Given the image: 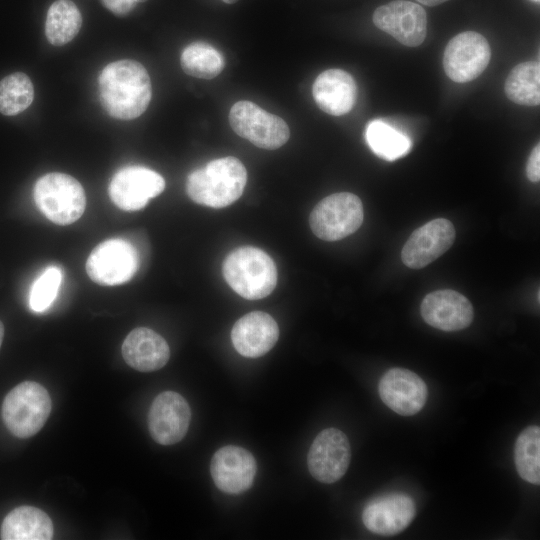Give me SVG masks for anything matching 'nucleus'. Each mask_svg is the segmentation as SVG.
Wrapping results in <instances>:
<instances>
[{
	"label": "nucleus",
	"instance_id": "f257e3e1",
	"mask_svg": "<svg viewBox=\"0 0 540 540\" xmlns=\"http://www.w3.org/2000/svg\"><path fill=\"white\" fill-rule=\"evenodd\" d=\"M100 102L115 119L132 120L142 115L151 100L152 86L146 68L130 59L114 61L98 77Z\"/></svg>",
	"mask_w": 540,
	"mask_h": 540
},
{
	"label": "nucleus",
	"instance_id": "f03ea898",
	"mask_svg": "<svg viewBox=\"0 0 540 540\" xmlns=\"http://www.w3.org/2000/svg\"><path fill=\"white\" fill-rule=\"evenodd\" d=\"M246 183L247 170L243 163L227 156L192 171L187 177L186 192L200 205L223 208L241 197Z\"/></svg>",
	"mask_w": 540,
	"mask_h": 540
},
{
	"label": "nucleus",
	"instance_id": "7ed1b4c3",
	"mask_svg": "<svg viewBox=\"0 0 540 540\" xmlns=\"http://www.w3.org/2000/svg\"><path fill=\"white\" fill-rule=\"evenodd\" d=\"M222 272L228 285L248 300L265 298L277 284V268L273 259L252 246L230 252L223 262Z\"/></svg>",
	"mask_w": 540,
	"mask_h": 540
},
{
	"label": "nucleus",
	"instance_id": "20e7f679",
	"mask_svg": "<svg viewBox=\"0 0 540 540\" xmlns=\"http://www.w3.org/2000/svg\"><path fill=\"white\" fill-rule=\"evenodd\" d=\"M51 409V398L46 388L34 381H24L5 396L2 418L14 436L26 439L42 429Z\"/></svg>",
	"mask_w": 540,
	"mask_h": 540
},
{
	"label": "nucleus",
	"instance_id": "39448f33",
	"mask_svg": "<svg viewBox=\"0 0 540 540\" xmlns=\"http://www.w3.org/2000/svg\"><path fill=\"white\" fill-rule=\"evenodd\" d=\"M33 195L39 210L58 225L77 221L86 206L82 185L65 173L53 172L40 177L34 185Z\"/></svg>",
	"mask_w": 540,
	"mask_h": 540
},
{
	"label": "nucleus",
	"instance_id": "423d86ee",
	"mask_svg": "<svg viewBox=\"0 0 540 540\" xmlns=\"http://www.w3.org/2000/svg\"><path fill=\"white\" fill-rule=\"evenodd\" d=\"M363 217L360 198L350 192H339L323 198L313 208L309 223L318 238L337 241L358 230Z\"/></svg>",
	"mask_w": 540,
	"mask_h": 540
},
{
	"label": "nucleus",
	"instance_id": "0eeeda50",
	"mask_svg": "<svg viewBox=\"0 0 540 540\" xmlns=\"http://www.w3.org/2000/svg\"><path fill=\"white\" fill-rule=\"evenodd\" d=\"M229 122L238 136L262 149L280 148L290 137V129L281 117L247 100L238 101L231 107Z\"/></svg>",
	"mask_w": 540,
	"mask_h": 540
},
{
	"label": "nucleus",
	"instance_id": "6e6552de",
	"mask_svg": "<svg viewBox=\"0 0 540 540\" xmlns=\"http://www.w3.org/2000/svg\"><path fill=\"white\" fill-rule=\"evenodd\" d=\"M138 268L135 248L126 240L113 238L97 245L86 262L90 279L101 285H119L130 280Z\"/></svg>",
	"mask_w": 540,
	"mask_h": 540
},
{
	"label": "nucleus",
	"instance_id": "1a4fd4ad",
	"mask_svg": "<svg viewBox=\"0 0 540 540\" xmlns=\"http://www.w3.org/2000/svg\"><path fill=\"white\" fill-rule=\"evenodd\" d=\"M491 50L486 38L474 31L454 36L446 45L443 67L446 75L456 83L476 79L489 64Z\"/></svg>",
	"mask_w": 540,
	"mask_h": 540
},
{
	"label": "nucleus",
	"instance_id": "9d476101",
	"mask_svg": "<svg viewBox=\"0 0 540 540\" xmlns=\"http://www.w3.org/2000/svg\"><path fill=\"white\" fill-rule=\"evenodd\" d=\"M351 460L350 443L337 428L322 430L313 440L307 465L310 474L321 483H334L344 476Z\"/></svg>",
	"mask_w": 540,
	"mask_h": 540
},
{
	"label": "nucleus",
	"instance_id": "9b49d317",
	"mask_svg": "<svg viewBox=\"0 0 540 540\" xmlns=\"http://www.w3.org/2000/svg\"><path fill=\"white\" fill-rule=\"evenodd\" d=\"M164 188L165 180L156 171L143 166H127L114 174L108 192L120 209L136 211L144 208Z\"/></svg>",
	"mask_w": 540,
	"mask_h": 540
},
{
	"label": "nucleus",
	"instance_id": "f8f14e48",
	"mask_svg": "<svg viewBox=\"0 0 540 540\" xmlns=\"http://www.w3.org/2000/svg\"><path fill=\"white\" fill-rule=\"evenodd\" d=\"M374 25L401 44L416 47L427 34V16L417 3L395 0L379 6L373 13Z\"/></svg>",
	"mask_w": 540,
	"mask_h": 540
},
{
	"label": "nucleus",
	"instance_id": "ddd939ff",
	"mask_svg": "<svg viewBox=\"0 0 540 540\" xmlns=\"http://www.w3.org/2000/svg\"><path fill=\"white\" fill-rule=\"evenodd\" d=\"M191 410L185 398L174 391H164L153 400L148 412V429L155 442L173 445L186 435Z\"/></svg>",
	"mask_w": 540,
	"mask_h": 540
},
{
	"label": "nucleus",
	"instance_id": "4468645a",
	"mask_svg": "<svg viewBox=\"0 0 540 540\" xmlns=\"http://www.w3.org/2000/svg\"><path fill=\"white\" fill-rule=\"evenodd\" d=\"M455 228L444 218L431 220L414 230L401 250L402 262L421 269L444 254L454 243Z\"/></svg>",
	"mask_w": 540,
	"mask_h": 540
},
{
	"label": "nucleus",
	"instance_id": "2eb2a0df",
	"mask_svg": "<svg viewBox=\"0 0 540 540\" xmlns=\"http://www.w3.org/2000/svg\"><path fill=\"white\" fill-rule=\"evenodd\" d=\"M378 392L382 402L402 416L418 413L428 396L425 382L416 373L397 367L383 374Z\"/></svg>",
	"mask_w": 540,
	"mask_h": 540
},
{
	"label": "nucleus",
	"instance_id": "dca6fc26",
	"mask_svg": "<svg viewBox=\"0 0 540 540\" xmlns=\"http://www.w3.org/2000/svg\"><path fill=\"white\" fill-rule=\"evenodd\" d=\"M257 464L248 450L235 445L218 449L210 464V473L218 489L227 494H240L254 481Z\"/></svg>",
	"mask_w": 540,
	"mask_h": 540
},
{
	"label": "nucleus",
	"instance_id": "f3484780",
	"mask_svg": "<svg viewBox=\"0 0 540 540\" xmlns=\"http://www.w3.org/2000/svg\"><path fill=\"white\" fill-rule=\"evenodd\" d=\"M416 515L414 500L392 492L371 500L362 512L365 527L379 535H395L407 528Z\"/></svg>",
	"mask_w": 540,
	"mask_h": 540
},
{
	"label": "nucleus",
	"instance_id": "a211bd4d",
	"mask_svg": "<svg viewBox=\"0 0 540 540\" xmlns=\"http://www.w3.org/2000/svg\"><path fill=\"white\" fill-rule=\"evenodd\" d=\"M420 311L427 324L443 331L465 329L474 317L471 302L461 293L450 289L427 294L421 303Z\"/></svg>",
	"mask_w": 540,
	"mask_h": 540
},
{
	"label": "nucleus",
	"instance_id": "6ab92c4d",
	"mask_svg": "<svg viewBox=\"0 0 540 540\" xmlns=\"http://www.w3.org/2000/svg\"><path fill=\"white\" fill-rule=\"evenodd\" d=\"M279 338L274 318L266 312L253 311L238 319L231 340L236 351L248 358H258L269 352Z\"/></svg>",
	"mask_w": 540,
	"mask_h": 540
},
{
	"label": "nucleus",
	"instance_id": "aec40b11",
	"mask_svg": "<svg viewBox=\"0 0 540 540\" xmlns=\"http://www.w3.org/2000/svg\"><path fill=\"white\" fill-rule=\"evenodd\" d=\"M312 95L322 111L329 115L341 116L354 107L358 87L351 74L342 69L332 68L316 77Z\"/></svg>",
	"mask_w": 540,
	"mask_h": 540
},
{
	"label": "nucleus",
	"instance_id": "412c9836",
	"mask_svg": "<svg viewBox=\"0 0 540 540\" xmlns=\"http://www.w3.org/2000/svg\"><path fill=\"white\" fill-rule=\"evenodd\" d=\"M125 362L140 372L161 369L170 358V348L166 340L147 327L133 329L122 344Z\"/></svg>",
	"mask_w": 540,
	"mask_h": 540
},
{
	"label": "nucleus",
	"instance_id": "4be33fe9",
	"mask_svg": "<svg viewBox=\"0 0 540 540\" xmlns=\"http://www.w3.org/2000/svg\"><path fill=\"white\" fill-rule=\"evenodd\" d=\"M0 535L3 540H50L53 523L43 510L23 505L6 515Z\"/></svg>",
	"mask_w": 540,
	"mask_h": 540
},
{
	"label": "nucleus",
	"instance_id": "5701e85b",
	"mask_svg": "<svg viewBox=\"0 0 540 540\" xmlns=\"http://www.w3.org/2000/svg\"><path fill=\"white\" fill-rule=\"evenodd\" d=\"M81 25L82 16L76 4L71 0H56L47 11V40L54 46H63L78 34Z\"/></svg>",
	"mask_w": 540,
	"mask_h": 540
},
{
	"label": "nucleus",
	"instance_id": "b1692460",
	"mask_svg": "<svg viewBox=\"0 0 540 540\" xmlns=\"http://www.w3.org/2000/svg\"><path fill=\"white\" fill-rule=\"evenodd\" d=\"M504 91L512 102L537 106L540 103V64L526 61L516 65L508 74Z\"/></svg>",
	"mask_w": 540,
	"mask_h": 540
},
{
	"label": "nucleus",
	"instance_id": "393cba45",
	"mask_svg": "<svg viewBox=\"0 0 540 540\" xmlns=\"http://www.w3.org/2000/svg\"><path fill=\"white\" fill-rule=\"evenodd\" d=\"M180 64L182 70L192 77L212 79L222 72L225 60L215 47L198 41L183 49Z\"/></svg>",
	"mask_w": 540,
	"mask_h": 540
},
{
	"label": "nucleus",
	"instance_id": "a878e982",
	"mask_svg": "<svg viewBox=\"0 0 540 540\" xmlns=\"http://www.w3.org/2000/svg\"><path fill=\"white\" fill-rule=\"evenodd\" d=\"M366 140L371 150L387 161L405 156L411 147L410 140L405 134L379 119L367 125Z\"/></svg>",
	"mask_w": 540,
	"mask_h": 540
},
{
	"label": "nucleus",
	"instance_id": "bb28decb",
	"mask_svg": "<svg viewBox=\"0 0 540 540\" xmlns=\"http://www.w3.org/2000/svg\"><path fill=\"white\" fill-rule=\"evenodd\" d=\"M514 461L519 476L534 485L540 483V428L532 425L518 436Z\"/></svg>",
	"mask_w": 540,
	"mask_h": 540
},
{
	"label": "nucleus",
	"instance_id": "cd10ccee",
	"mask_svg": "<svg viewBox=\"0 0 540 540\" xmlns=\"http://www.w3.org/2000/svg\"><path fill=\"white\" fill-rule=\"evenodd\" d=\"M34 98V87L30 78L15 72L0 81V112L6 116L16 115L27 109Z\"/></svg>",
	"mask_w": 540,
	"mask_h": 540
},
{
	"label": "nucleus",
	"instance_id": "c85d7f7f",
	"mask_svg": "<svg viewBox=\"0 0 540 540\" xmlns=\"http://www.w3.org/2000/svg\"><path fill=\"white\" fill-rule=\"evenodd\" d=\"M62 281L59 267L49 266L34 281L29 295V307L34 312L47 310L55 300Z\"/></svg>",
	"mask_w": 540,
	"mask_h": 540
},
{
	"label": "nucleus",
	"instance_id": "c756f323",
	"mask_svg": "<svg viewBox=\"0 0 540 540\" xmlns=\"http://www.w3.org/2000/svg\"><path fill=\"white\" fill-rule=\"evenodd\" d=\"M526 175L531 182H539L540 180V145L539 143L533 148L527 161Z\"/></svg>",
	"mask_w": 540,
	"mask_h": 540
},
{
	"label": "nucleus",
	"instance_id": "7c9ffc66",
	"mask_svg": "<svg viewBox=\"0 0 540 540\" xmlns=\"http://www.w3.org/2000/svg\"><path fill=\"white\" fill-rule=\"evenodd\" d=\"M102 4L117 16L129 14L136 6L135 0H101Z\"/></svg>",
	"mask_w": 540,
	"mask_h": 540
},
{
	"label": "nucleus",
	"instance_id": "2f4dec72",
	"mask_svg": "<svg viewBox=\"0 0 540 540\" xmlns=\"http://www.w3.org/2000/svg\"><path fill=\"white\" fill-rule=\"evenodd\" d=\"M417 2L424 4L426 6H436L442 4L448 0H416Z\"/></svg>",
	"mask_w": 540,
	"mask_h": 540
},
{
	"label": "nucleus",
	"instance_id": "473e14b6",
	"mask_svg": "<svg viewBox=\"0 0 540 540\" xmlns=\"http://www.w3.org/2000/svg\"><path fill=\"white\" fill-rule=\"evenodd\" d=\"M3 338H4V326L2 322L0 321V347L2 345Z\"/></svg>",
	"mask_w": 540,
	"mask_h": 540
},
{
	"label": "nucleus",
	"instance_id": "72a5a7b5",
	"mask_svg": "<svg viewBox=\"0 0 540 540\" xmlns=\"http://www.w3.org/2000/svg\"><path fill=\"white\" fill-rule=\"evenodd\" d=\"M224 3H227V4H233L235 2H237L238 0H222Z\"/></svg>",
	"mask_w": 540,
	"mask_h": 540
},
{
	"label": "nucleus",
	"instance_id": "f704fd0d",
	"mask_svg": "<svg viewBox=\"0 0 540 540\" xmlns=\"http://www.w3.org/2000/svg\"><path fill=\"white\" fill-rule=\"evenodd\" d=\"M137 3H140V2H145L147 0H135Z\"/></svg>",
	"mask_w": 540,
	"mask_h": 540
},
{
	"label": "nucleus",
	"instance_id": "c9c22d12",
	"mask_svg": "<svg viewBox=\"0 0 540 540\" xmlns=\"http://www.w3.org/2000/svg\"><path fill=\"white\" fill-rule=\"evenodd\" d=\"M533 1H535V2H539V0H533Z\"/></svg>",
	"mask_w": 540,
	"mask_h": 540
}]
</instances>
